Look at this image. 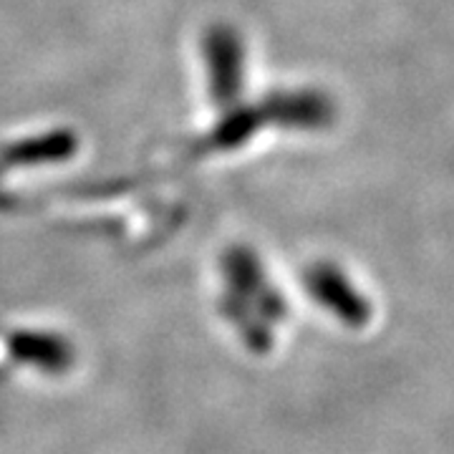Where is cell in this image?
<instances>
[{
    "label": "cell",
    "mask_w": 454,
    "mask_h": 454,
    "mask_svg": "<svg viewBox=\"0 0 454 454\" xmlns=\"http://www.w3.org/2000/svg\"><path fill=\"white\" fill-rule=\"evenodd\" d=\"M313 291L321 298V303H325L328 309L333 310L336 316H340L346 324L351 325H366L372 309H369V301L361 298L348 280L331 270V268H321L316 276H313Z\"/></svg>",
    "instance_id": "obj_1"
}]
</instances>
